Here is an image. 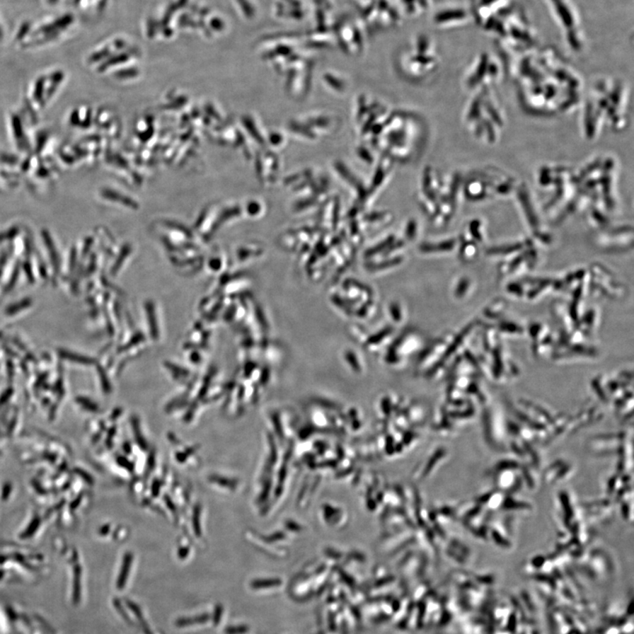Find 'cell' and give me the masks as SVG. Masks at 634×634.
Segmentation results:
<instances>
[{"instance_id":"4","label":"cell","mask_w":634,"mask_h":634,"mask_svg":"<svg viewBox=\"0 0 634 634\" xmlns=\"http://www.w3.org/2000/svg\"><path fill=\"white\" fill-rule=\"evenodd\" d=\"M133 431H134V434L136 436V441L139 443V445L142 446L143 449H146V439L143 438V435L140 433L138 421H133Z\"/></svg>"},{"instance_id":"2","label":"cell","mask_w":634,"mask_h":634,"mask_svg":"<svg viewBox=\"0 0 634 634\" xmlns=\"http://www.w3.org/2000/svg\"><path fill=\"white\" fill-rule=\"evenodd\" d=\"M132 562V555L131 553H127L125 555L124 563H122V572L120 576H119L118 580V588L122 589V587L125 586L126 579H127L129 569H131Z\"/></svg>"},{"instance_id":"5","label":"cell","mask_w":634,"mask_h":634,"mask_svg":"<svg viewBox=\"0 0 634 634\" xmlns=\"http://www.w3.org/2000/svg\"><path fill=\"white\" fill-rule=\"evenodd\" d=\"M211 480L216 483V484L225 486V488H233L236 486V482L221 477H212Z\"/></svg>"},{"instance_id":"3","label":"cell","mask_w":634,"mask_h":634,"mask_svg":"<svg viewBox=\"0 0 634 634\" xmlns=\"http://www.w3.org/2000/svg\"><path fill=\"white\" fill-rule=\"evenodd\" d=\"M277 583H279V581H276V580H261V581H255L251 583L252 588L254 589H261V588H269V587L276 586Z\"/></svg>"},{"instance_id":"6","label":"cell","mask_w":634,"mask_h":634,"mask_svg":"<svg viewBox=\"0 0 634 634\" xmlns=\"http://www.w3.org/2000/svg\"><path fill=\"white\" fill-rule=\"evenodd\" d=\"M200 518V507H197L195 509V511H194V514H193V526H194V529H195L196 534L198 536H200L201 534Z\"/></svg>"},{"instance_id":"7","label":"cell","mask_w":634,"mask_h":634,"mask_svg":"<svg viewBox=\"0 0 634 634\" xmlns=\"http://www.w3.org/2000/svg\"><path fill=\"white\" fill-rule=\"evenodd\" d=\"M270 488H271V485H270V484L265 485V491H264V492H263V495L261 497L262 500H264L265 498V497L267 496V495H269L268 492H269Z\"/></svg>"},{"instance_id":"1","label":"cell","mask_w":634,"mask_h":634,"mask_svg":"<svg viewBox=\"0 0 634 634\" xmlns=\"http://www.w3.org/2000/svg\"><path fill=\"white\" fill-rule=\"evenodd\" d=\"M549 1L553 6V8L556 13V16H558L560 24L563 25L565 30H568L569 35H575L574 30L577 27V23H576L575 13L567 0H549Z\"/></svg>"}]
</instances>
